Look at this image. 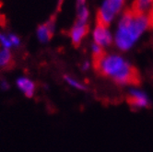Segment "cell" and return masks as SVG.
<instances>
[{"label": "cell", "mask_w": 153, "mask_h": 152, "mask_svg": "<svg viewBox=\"0 0 153 152\" xmlns=\"http://www.w3.org/2000/svg\"><path fill=\"white\" fill-rule=\"evenodd\" d=\"M151 26L153 27V12L137 14L132 9L126 10L118 23L114 38L116 46L122 51L129 50Z\"/></svg>", "instance_id": "cell-2"}, {"label": "cell", "mask_w": 153, "mask_h": 152, "mask_svg": "<svg viewBox=\"0 0 153 152\" xmlns=\"http://www.w3.org/2000/svg\"><path fill=\"white\" fill-rule=\"evenodd\" d=\"M0 44L2 45V47L4 49H7V50L13 47L11 42L9 40L8 34H4L2 32H0Z\"/></svg>", "instance_id": "cell-13"}, {"label": "cell", "mask_w": 153, "mask_h": 152, "mask_svg": "<svg viewBox=\"0 0 153 152\" xmlns=\"http://www.w3.org/2000/svg\"><path fill=\"white\" fill-rule=\"evenodd\" d=\"M65 80L67 81L71 87H73V88H75L76 90H86V87L83 84H81L79 81H76L75 79L69 77V76H65Z\"/></svg>", "instance_id": "cell-12"}, {"label": "cell", "mask_w": 153, "mask_h": 152, "mask_svg": "<svg viewBox=\"0 0 153 152\" xmlns=\"http://www.w3.org/2000/svg\"><path fill=\"white\" fill-rule=\"evenodd\" d=\"M153 7V0H135L131 8L137 14H148Z\"/></svg>", "instance_id": "cell-8"}, {"label": "cell", "mask_w": 153, "mask_h": 152, "mask_svg": "<svg viewBox=\"0 0 153 152\" xmlns=\"http://www.w3.org/2000/svg\"><path fill=\"white\" fill-rule=\"evenodd\" d=\"M87 33H88V26H87V24L76 23L70 30V38L73 44L76 46L79 45Z\"/></svg>", "instance_id": "cell-5"}, {"label": "cell", "mask_w": 153, "mask_h": 152, "mask_svg": "<svg viewBox=\"0 0 153 152\" xmlns=\"http://www.w3.org/2000/svg\"><path fill=\"white\" fill-rule=\"evenodd\" d=\"M76 2H78V6H79V7L84 6V4H85V2H86V0H76Z\"/></svg>", "instance_id": "cell-15"}, {"label": "cell", "mask_w": 153, "mask_h": 152, "mask_svg": "<svg viewBox=\"0 0 153 152\" xmlns=\"http://www.w3.org/2000/svg\"><path fill=\"white\" fill-rule=\"evenodd\" d=\"M8 37H9V40L12 43V46H19L20 44V39L19 36H17L16 34H13V33H10L8 34Z\"/></svg>", "instance_id": "cell-14"}, {"label": "cell", "mask_w": 153, "mask_h": 152, "mask_svg": "<svg viewBox=\"0 0 153 152\" xmlns=\"http://www.w3.org/2000/svg\"><path fill=\"white\" fill-rule=\"evenodd\" d=\"M13 66V59L11 53L7 49L0 50V68L9 69Z\"/></svg>", "instance_id": "cell-9"}, {"label": "cell", "mask_w": 153, "mask_h": 152, "mask_svg": "<svg viewBox=\"0 0 153 152\" xmlns=\"http://www.w3.org/2000/svg\"><path fill=\"white\" fill-rule=\"evenodd\" d=\"M93 67L101 76L109 78L116 84L138 85L140 75L137 69L117 55H106L93 58Z\"/></svg>", "instance_id": "cell-1"}, {"label": "cell", "mask_w": 153, "mask_h": 152, "mask_svg": "<svg viewBox=\"0 0 153 152\" xmlns=\"http://www.w3.org/2000/svg\"><path fill=\"white\" fill-rule=\"evenodd\" d=\"M127 102L133 108H145L149 105L148 96L140 90H131L127 96Z\"/></svg>", "instance_id": "cell-4"}, {"label": "cell", "mask_w": 153, "mask_h": 152, "mask_svg": "<svg viewBox=\"0 0 153 152\" xmlns=\"http://www.w3.org/2000/svg\"><path fill=\"white\" fill-rule=\"evenodd\" d=\"M1 86H2V88L5 89V90H7V89L8 88V84H7L6 81H2V82H1Z\"/></svg>", "instance_id": "cell-16"}, {"label": "cell", "mask_w": 153, "mask_h": 152, "mask_svg": "<svg viewBox=\"0 0 153 152\" xmlns=\"http://www.w3.org/2000/svg\"><path fill=\"white\" fill-rule=\"evenodd\" d=\"M89 66H90V65H89V63H84V65H83V67H82V69L83 70H86V69H88L89 68Z\"/></svg>", "instance_id": "cell-17"}, {"label": "cell", "mask_w": 153, "mask_h": 152, "mask_svg": "<svg viewBox=\"0 0 153 152\" xmlns=\"http://www.w3.org/2000/svg\"><path fill=\"white\" fill-rule=\"evenodd\" d=\"M93 40L94 43L100 45L101 47H104L111 44L113 42V36L108 27L97 23L93 30Z\"/></svg>", "instance_id": "cell-3"}, {"label": "cell", "mask_w": 153, "mask_h": 152, "mask_svg": "<svg viewBox=\"0 0 153 152\" xmlns=\"http://www.w3.org/2000/svg\"><path fill=\"white\" fill-rule=\"evenodd\" d=\"M53 32V22H49L42 24L37 29V37L41 42H47L52 38Z\"/></svg>", "instance_id": "cell-7"}, {"label": "cell", "mask_w": 153, "mask_h": 152, "mask_svg": "<svg viewBox=\"0 0 153 152\" xmlns=\"http://www.w3.org/2000/svg\"><path fill=\"white\" fill-rule=\"evenodd\" d=\"M16 83H17L18 88L23 92V94L26 97L31 98L33 96V94L35 92V89H36L33 81H31L30 79H29L27 78H19Z\"/></svg>", "instance_id": "cell-6"}, {"label": "cell", "mask_w": 153, "mask_h": 152, "mask_svg": "<svg viewBox=\"0 0 153 152\" xmlns=\"http://www.w3.org/2000/svg\"><path fill=\"white\" fill-rule=\"evenodd\" d=\"M88 19H89V10L87 9L85 6L79 7L78 11V21H76V23L87 24Z\"/></svg>", "instance_id": "cell-10"}, {"label": "cell", "mask_w": 153, "mask_h": 152, "mask_svg": "<svg viewBox=\"0 0 153 152\" xmlns=\"http://www.w3.org/2000/svg\"><path fill=\"white\" fill-rule=\"evenodd\" d=\"M104 1L107 3L109 7H110L114 11V13L116 15L123 7L125 0H104Z\"/></svg>", "instance_id": "cell-11"}]
</instances>
